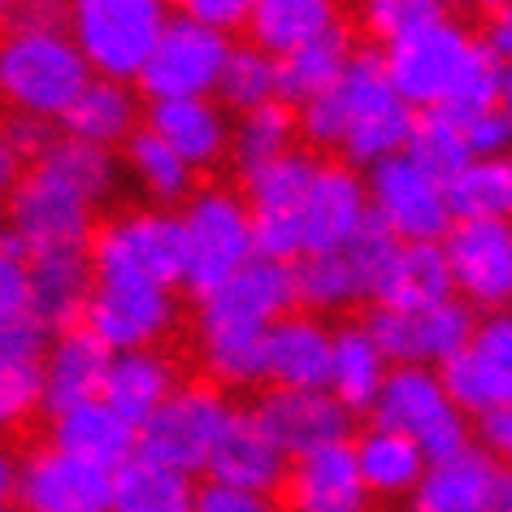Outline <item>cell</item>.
Returning <instances> with one entry per match:
<instances>
[{
  "mask_svg": "<svg viewBox=\"0 0 512 512\" xmlns=\"http://www.w3.org/2000/svg\"><path fill=\"white\" fill-rule=\"evenodd\" d=\"M22 170H27V165L18 161V152L5 144V135H0V209H5V200L14 196V187H18Z\"/></svg>",
  "mask_w": 512,
  "mask_h": 512,
  "instance_id": "6f0895ef",
  "label": "cell"
},
{
  "mask_svg": "<svg viewBox=\"0 0 512 512\" xmlns=\"http://www.w3.org/2000/svg\"><path fill=\"white\" fill-rule=\"evenodd\" d=\"M191 512H283L270 495H248V491H235V486H200L196 491V504Z\"/></svg>",
  "mask_w": 512,
  "mask_h": 512,
  "instance_id": "f907efd6",
  "label": "cell"
},
{
  "mask_svg": "<svg viewBox=\"0 0 512 512\" xmlns=\"http://www.w3.org/2000/svg\"><path fill=\"white\" fill-rule=\"evenodd\" d=\"M170 9L161 0H79L66 9V35L92 79L135 83L157 48Z\"/></svg>",
  "mask_w": 512,
  "mask_h": 512,
  "instance_id": "3957f363",
  "label": "cell"
},
{
  "mask_svg": "<svg viewBox=\"0 0 512 512\" xmlns=\"http://www.w3.org/2000/svg\"><path fill=\"white\" fill-rule=\"evenodd\" d=\"M122 148H126V157H122L126 170H131V178H135V183L144 187L157 204H178V200L191 196V170H187V165L178 161L174 152L165 148L152 131H144V126H139V131L126 139Z\"/></svg>",
  "mask_w": 512,
  "mask_h": 512,
  "instance_id": "b9f144b4",
  "label": "cell"
},
{
  "mask_svg": "<svg viewBox=\"0 0 512 512\" xmlns=\"http://www.w3.org/2000/svg\"><path fill=\"white\" fill-rule=\"evenodd\" d=\"M291 283H296V304H309L313 313H335L369 296V278L348 252L304 256L291 265Z\"/></svg>",
  "mask_w": 512,
  "mask_h": 512,
  "instance_id": "74e56055",
  "label": "cell"
},
{
  "mask_svg": "<svg viewBox=\"0 0 512 512\" xmlns=\"http://www.w3.org/2000/svg\"><path fill=\"white\" fill-rule=\"evenodd\" d=\"M391 365L378 352V343L369 339L365 326H339L330 330V378L326 395L348 413H369L387 382Z\"/></svg>",
  "mask_w": 512,
  "mask_h": 512,
  "instance_id": "4dcf8cb0",
  "label": "cell"
},
{
  "mask_svg": "<svg viewBox=\"0 0 512 512\" xmlns=\"http://www.w3.org/2000/svg\"><path fill=\"white\" fill-rule=\"evenodd\" d=\"M248 9V0H187L178 14H187L191 22H200L217 35H230L235 27H248Z\"/></svg>",
  "mask_w": 512,
  "mask_h": 512,
  "instance_id": "f5cc1de1",
  "label": "cell"
},
{
  "mask_svg": "<svg viewBox=\"0 0 512 512\" xmlns=\"http://www.w3.org/2000/svg\"><path fill=\"white\" fill-rule=\"evenodd\" d=\"M113 473L40 447L18 465V508L22 512H109Z\"/></svg>",
  "mask_w": 512,
  "mask_h": 512,
  "instance_id": "d6986e66",
  "label": "cell"
},
{
  "mask_svg": "<svg viewBox=\"0 0 512 512\" xmlns=\"http://www.w3.org/2000/svg\"><path fill=\"white\" fill-rule=\"evenodd\" d=\"M330 378V330L317 317L287 313L265 330L261 382L270 391H326Z\"/></svg>",
  "mask_w": 512,
  "mask_h": 512,
  "instance_id": "7402d4cb",
  "label": "cell"
},
{
  "mask_svg": "<svg viewBox=\"0 0 512 512\" xmlns=\"http://www.w3.org/2000/svg\"><path fill=\"white\" fill-rule=\"evenodd\" d=\"M499 74H504V66H499L482 44H473V53L465 61V70H460L456 87L447 92V100L434 113H443L447 122L465 126L473 118H482V113L499 109Z\"/></svg>",
  "mask_w": 512,
  "mask_h": 512,
  "instance_id": "ee69618b",
  "label": "cell"
},
{
  "mask_svg": "<svg viewBox=\"0 0 512 512\" xmlns=\"http://www.w3.org/2000/svg\"><path fill=\"white\" fill-rule=\"evenodd\" d=\"M439 248L465 309H512V222H452Z\"/></svg>",
  "mask_w": 512,
  "mask_h": 512,
  "instance_id": "2e32d148",
  "label": "cell"
},
{
  "mask_svg": "<svg viewBox=\"0 0 512 512\" xmlns=\"http://www.w3.org/2000/svg\"><path fill=\"white\" fill-rule=\"evenodd\" d=\"M226 57H230L226 35L200 27L187 14H170L144 74L135 83L152 105H161V100H213Z\"/></svg>",
  "mask_w": 512,
  "mask_h": 512,
  "instance_id": "7c38bea8",
  "label": "cell"
},
{
  "mask_svg": "<svg viewBox=\"0 0 512 512\" xmlns=\"http://www.w3.org/2000/svg\"><path fill=\"white\" fill-rule=\"evenodd\" d=\"M447 9L434 5V0H369L365 5V31L382 44H395L404 35H413L417 27L443 18Z\"/></svg>",
  "mask_w": 512,
  "mask_h": 512,
  "instance_id": "f6af8a7d",
  "label": "cell"
},
{
  "mask_svg": "<svg viewBox=\"0 0 512 512\" xmlns=\"http://www.w3.org/2000/svg\"><path fill=\"white\" fill-rule=\"evenodd\" d=\"M473 322H478L473 309H465L460 300H443L434 309H417V313L374 309L365 330L378 343V352L387 356L391 369H443L452 356L469 348Z\"/></svg>",
  "mask_w": 512,
  "mask_h": 512,
  "instance_id": "9a60e30c",
  "label": "cell"
},
{
  "mask_svg": "<svg viewBox=\"0 0 512 512\" xmlns=\"http://www.w3.org/2000/svg\"><path fill=\"white\" fill-rule=\"evenodd\" d=\"M499 113H504L512 126V61L504 66V74H499Z\"/></svg>",
  "mask_w": 512,
  "mask_h": 512,
  "instance_id": "91938a15",
  "label": "cell"
},
{
  "mask_svg": "<svg viewBox=\"0 0 512 512\" xmlns=\"http://www.w3.org/2000/svg\"><path fill=\"white\" fill-rule=\"evenodd\" d=\"M452 274H447L443 248L439 243H400L387 265V274L378 278V309L387 313H417L434 309V304L452 300Z\"/></svg>",
  "mask_w": 512,
  "mask_h": 512,
  "instance_id": "f546056e",
  "label": "cell"
},
{
  "mask_svg": "<svg viewBox=\"0 0 512 512\" xmlns=\"http://www.w3.org/2000/svg\"><path fill=\"white\" fill-rule=\"evenodd\" d=\"M191 174L209 170L230 148V122L217 100H161L148 105V126Z\"/></svg>",
  "mask_w": 512,
  "mask_h": 512,
  "instance_id": "cb8c5ba5",
  "label": "cell"
},
{
  "mask_svg": "<svg viewBox=\"0 0 512 512\" xmlns=\"http://www.w3.org/2000/svg\"><path fill=\"white\" fill-rule=\"evenodd\" d=\"M178 391L174 361L157 348L148 352H118L105 369V387H100V404L113 408L126 426L139 434V426L157 413V408Z\"/></svg>",
  "mask_w": 512,
  "mask_h": 512,
  "instance_id": "83f0119b",
  "label": "cell"
},
{
  "mask_svg": "<svg viewBox=\"0 0 512 512\" xmlns=\"http://www.w3.org/2000/svg\"><path fill=\"white\" fill-rule=\"evenodd\" d=\"M465 131V148L473 161H495V157H512V126L499 109L482 113V118H473L460 126Z\"/></svg>",
  "mask_w": 512,
  "mask_h": 512,
  "instance_id": "7dc6e473",
  "label": "cell"
},
{
  "mask_svg": "<svg viewBox=\"0 0 512 512\" xmlns=\"http://www.w3.org/2000/svg\"><path fill=\"white\" fill-rule=\"evenodd\" d=\"M135 439L139 434L126 426V421L105 408L100 400H87L79 408H66V413L53 417V443L61 456L70 460H83L92 469H105V473H118L126 460L135 456Z\"/></svg>",
  "mask_w": 512,
  "mask_h": 512,
  "instance_id": "4316f807",
  "label": "cell"
},
{
  "mask_svg": "<svg viewBox=\"0 0 512 512\" xmlns=\"http://www.w3.org/2000/svg\"><path fill=\"white\" fill-rule=\"evenodd\" d=\"M473 44L478 40H473L452 14L434 18L426 27H417L413 35H404V40L387 44L382 66H387L391 92L413 113L439 109L447 100V92L456 87L460 70H465Z\"/></svg>",
  "mask_w": 512,
  "mask_h": 512,
  "instance_id": "30bf717a",
  "label": "cell"
},
{
  "mask_svg": "<svg viewBox=\"0 0 512 512\" xmlns=\"http://www.w3.org/2000/svg\"><path fill=\"white\" fill-rule=\"evenodd\" d=\"M291 139H296V113L283 100H270L252 113H239V126H230V157H235L239 174L248 178L270 161L287 157Z\"/></svg>",
  "mask_w": 512,
  "mask_h": 512,
  "instance_id": "f35d334b",
  "label": "cell"
},
{
  "mask_svg": "<svg viewBox=\"0 0 512 512\" xmlns=\"http://www.w3.org/2000/svg\"><path fill=\"white\" fill-rule=\"evenodd\" d=\"M296 304L291 265L252 256L239 274H230L213 296L200 300V352L204 369L217 382L248 387L261 382V343L265 330L283 322Z\"/></svg>",
  "mask_w": 512,
  "mask_h": 512,
  "instance_id": "6da1fadb",
  "label": "cell"
},
{
  "mask_svg": "<svg viewBox=\"0 0 512 512\" xmlns=\"http://www.w3.org/2000/svg\"><path fill=\"white\" fill-rule=\"evenodd\" d=\"M313 170V157L287 152L265 170L248 174V222L256 256L278 265H296L304 256V200H309Z\"/></svg>",
  "mask_w": 512,
  "mask_h": 512,
  "instance_id": "8fae6325",
  "label": "cell"
},
{
  "mask_svg": "<svg viewBox=\"0 0 512 512\" xmlns=\"http://www.w3.org/2000/svg\"><path fill=\"white\" fill-rule=\"evenodd\" d=\"M31 317V287H27V265L18 256L0 252V322Z\"/></svg>",
  "mask_w": 512,
  "mask_h": 512,
  "instance_id": "816d5d0a",
  "label": "cell"
},
{
  "mask_svg": "<svg viewBox=\"0 0 512 512\" xmlns=\"http://www.w3.org/2000/svg\"><path fill=\"white\" fill-rule=\"evenodd\" d=\"M35 165L48 170L53 178H61L70 191H79L92 209L118 191V157H113L109 148H92V144H79V139L57 135L53 148H48Z\"/></svg>",
  "mask_w": 512,
  "mask_h": 512,
  "instance_id": "ab89813d",
  "label": "cell"
},
{
  "mask_svg": "<svg viewBox=\"0 0 512 512\" xmlns=\"http://www.w3.org/2000/svg\"><path fill=\"white\" fill-rule=\"evenodd\" d=\"M452 222H512V157L469 161L447 183Z\"/></svg>",
  "mask_w": 512,
  "mask_h": 512,
  "instance_id": "8d00e7d4",
  "label": "cell"
},
{
  "mask_svg": "<svg viewBox=\"0 0 512 512\" xmlns=\"http://www.w3.org/2000/svg\"><path fill=\"white\" fill-rule=\"evenodd\" d=\"M404 157L417 165L421 174H430L434 183H452V178L465 170L473 161L469 148H465V131L456 122H447L443 113H417L413 118V131H408V144H404Z\"/></svg>",
  "mask_w": 512,
  "mask_h": 512,
  "instance_id": "60d3db41",
  "label": "cell"
},
{
  "mask_svg": "<svg viewBox=\"0 0 512 512\" xmlns=\"http://www.w3.org/2000/svg\"><path fill=\"white\" fill-rule=\"evenodd\" d=\"M482 452H491L495 460H508V469H512V408H499V413L491 417H482Z\"/></svg>",
  "mask_w": 512,
  "mask_h": 512,
  "instance_id": "11a10c76",
  "label": "cell"
},
{
  "mask_svg": "<svg viewBox=\"0 0 512 512\" xmlns=\"http://www.w3.org/2000/svg\"><path fill=\"white\" fill-rule=\"evenodd\" d=\"M18 465L22 460L0 443V512H14L18 508Z\"/></svg>",
  "mask_w": 512,
  "mask_h": 512,
  "instance_id": "9f6ffc18",
  "label": "cell"
},
{
  "mask_svg": "<svg viewBox=\"0 0 512 512\" xmlns=\"http://www.w3.org/2000/svg\"><path fill=\"white\" fill-rule=\"evenodd\" d=\"M499 460L482 447L430 460L413 491V512H491Z\"/></svg>",
  "mask_w": 512,
  "mask_h": 512,
  "instance_id": "484cf974",
  "label": "cell"
},
{
  "mask_svg": "<svg viewBox=\"0 0 512 512\" xmlns=\"http://www.w3.org/2000/svg\"><path fill=\"white\" fill-rule=\"evenodd\" d=\"M178 304L170 291L148 283H96L83 313V330L96 335L105 348L118 352H148L174 326Z\"/></svg>",
  "mask_w": 512,
  "mask_h": 512,
  "instance_id": "e0dca14e",
  "label": "cell"
},
{
  "mask_svg": "<svg viewBox=\"0 0 512 512\" xmlns=\"http://www.w3.org/2000/svg\"><path fill=\"white\" fill-rule=\"evenodd\" d=\"M335 100L343 109V126H348L339 144V152L348 157V170L352 165L369 170L378 161L400 157L417 113L391 92L378 48H356L343 79L335 83Z\"/></svg>",
  "mask_w": 512,
  "mask_h": 512,
  "instance_id": "5b68a950",
  "label": "cell"
},
{
  "mask_svg": "<svg viewBox=\"0 0 512 512\" xmlns=\"http://www.w3.org/2000/svg\"><path fill=\"white\" fill-rule=\"evenodd\" d=\"M369 222L365 178L343 161H317L304 200V256L343 252ZM300 256V261H304Z\"/></svg>",
  "mask_w": 512,
  "mask_h": 512,
  "instance_id": "ffe728a7",
  "label": "cell"
},
{
  "mask_svg": "<svg viewBox=\"0 0 512 512\" xmlns=\"http://www.w3.org/2000/svg\"><path fill=\"white\" fill-rule=\"evenodd\" d=\"M0 135H5V144L18 152L22 165H35L48 148H53L57 126H53V122H35V118H18V113H9V118L0 122Z\"/></svg>",
  "mask_w": 512,
  "mask_h": 512,
  "instance_id": "681fc988",
  "label": "cell"
},
{
  "mask_svg": "<svg viewBox=\"0 0 512 512\" xmlns=\"http://www.w3.org/2000/svg\"><path fill=\"white\" fill-rule=\"evenodd\" d=\"M252 421L287 460L348 443L352 430V413L326 391H265L252 408Z\"/></svg>",
  "mask_w": 512,
  "mask_h": 512,
  "instance_id": "ac0fdd59",
  "label": "cell"
},
{
  "mask_svg": "<svg viewBox=\"0 0 512 512\" xmlns=\"http://www.w3.org/2000/svg\"><path fill=\"white\" fill-rule=\"evenodd\" d=\"M352 456H356V473H361L365 491L382 499L413 495L421 473L430 465L417 443H408L404 434H391V430H365L352 443Z\"/></svg>",
  "mask_w": 512,
  "mask_h": 512,
  "instance_id": "e575fe53",
  "label": "cell"
},
{
  "mask_svg": "<svg viewBox=\"0 0 512 512\" xmlns=\"http://www.w3.org/2000/svg\"><path fill=\"white\" fill-rule=\"evenodd\" d=\"M434 374L465 417L482 421L512 408V309L482 313V322H473L469 348Z\"/></svg>",
  "mask_w": 512,
  "mask_h": 512,
  "instance_id": "5bb4252c",
  "label": "cell"
},
{
  "mask_svg": "<svg viewBox=\"0 0 512 512\" xmlns=\"http://www.w3.org/2000/svg\"><path fill=\"white\" fill-rule=\"evenodd\" d=\"M92 83V70L70 44L66 27L0 31V105L18 118L61 122Z\"/></svg>",
  "mask_w": 512,
  "mask_h": 512,
  "instance_id": "7a4b0ae2",
  "label": "cell"
},
{
  "mask_svg": "<svg viewBox=\"0 0 512 512\" xmlns=\"http://www.w3.org/2000/svg\"><path fill=\"white\" fill-rule=\"evenodd\" d=\"M478 44L499 61V66H508L512 61V0L491 9V18H486V35Z\"/></svg>",
  "mask_w": 512,
  "mask_h": 512,
  "instance_id": "db71d44e",
  "label": "cell"
},
{
  "mask_svg": "<svg viewBox=\"0 0 512 512\" xmlns=\"http://www.w3.org/2000/svg\"><path fill=\"white\" fill-rule=\"evenodd\" d=\"M40 408V365H0V434Z\"/></svg>",
  "mask_w": 512,
  "mask_h": 512,
  "instance_id": "bcb514c9",
  "label": "cell"
},
{
  "mask_svg": "<svg viewBox=\"0 0 512 512\" xmlns=\"http://www.w3.org/2000/svg\"><path fill=\"white\" fill-rule=\"evenodd\" d=\"M27 287H31V317L53 339L83 326L96 278L87 256H48V261H27Z\"/></svg>",
  "mask_w": 512,
  "mask_h": 512,
  "instance_id": "f1b7e54d",
  "label": "cell"
},
{
  "mask_svg": "<svg viewBox=\"0 0 512 512\" xmlns=\"http://www.w3.org/2000/svg\"><path fill=\"white\" fill-rule=\"evenodd\" d=\"M139 131V100L131 87L122 83H105V79H92L83 87V96L66 109V118L57 122V135L66 139H79V144H92V148H109L113 144H126Z\"/></svg>",
  "mask_w": 512,
  "mask_h": 512,
  "instance_id": "d6a6232c",
  "label": "cell"
},
{
  "mask_svg": "<svg viewBox=\"0 0 512 512\" xmlns=\"http://www.w3.org/2000/svg\"><path fill=\"white\" fill-rule=\"evenodd\" d=\"M369 217L387 230L395 243H443L452 230V209H447V187L421 174L413 161L391 157L369 165L365 178Z\"/></svg>",
  "mask_w": 512,
  "mask_h": 512,
  "instance_id": "4fadbf2b",
  "label": "cell"
},
{
  "mask_svg": "<svg viewBox=\"0 0 512 512\" xmlns=\"http://www.w3.org/2000/svg\"><path fill=\"white\" fill-rule=\"evenodd\" d=\"M196 504V486L183 473L152 465L144 456H131L113 473L109 512H191Z\"/></svg>",
  "mask_w": 512,
  "mask_h": 512,
  "instance_id": "d590c367",
  "label": "cell"
},
{
  "mask_svg": "<svg viewBox=\"0 0 512 512\" xmlns=\"http://www.w3.org/2000/svg\"><path fill=\"white\" fill-rule=\"evenodd\" d=\"M230 417H235V408L226 404V395L217 387H200V382L178 387L170 400L139 426L135 456L183 473V478L204 473L217 452V443H222L226 426H230Z\"/></svg>",
  "mask_w": 512,
  "mask_h": 512,
  "instance_id": "52a82bcc",
  "label": "cell"
},
{
  "mask_svg": "<svg viewBox=\"0 0 512 512\" xmlns=\"http://www.w3.org/2000/svg\"><path fill=\"white\" fill-rule=\"evenodd\" d=\"M96 283H148L170 291L183 283V222L165 209L113 217L87 243Z\"/></svg>",
  "mask_w": 512,
  "mask_h": 512,
  "instance_id": "8992f818",
  "label": "cell"
},
{
  "mask_svg": "<svg viewBox=\"0 0 512 512\" xmlns=\"http://www.w3.org/2000/svg\"><path fill=\"white\" fill-rule=\"evenodd\" d=\"M369 413L374 430L404 434L426 460H447L469 447V417L447 400L434 369H391Z\"/></svg>",
  "mask_w": 512,
  "mask_h": 512,
  "instance_id": "9c48e42d",
  "label": "cell"
},
{
  "mask_svg": "<svg viewBox=\"0 0 512 512\" xmlns=\"http://www.w3.org/2000/svg\"><path fill=\"white\" fill-rule=\"evenodd\" d=\"M287 469H291V460L265 439L252 413H235L204 473L217 486H235V491L274 499V491L287 482Z\"/></svg>",
  "mask_w": 512,
  "mask_h": 512,
  "instance_id": "d4e9b609",
  "label": "cell"
},
{
  "mask_svg": "<svg viewBox=\"0 0 512 512\" xmlns=\"http://www.w3.org/2000/svg\"><path fill=\"white\" fill-rule=\"evenodd\" d=\"M0 252H9V226H5V209H0Z\"/></svg>",
  "mask_w": 512,
  "mask_h": 512,
  "instance_id": "94428289",
  "label": "cell"
},
{
  "mask_svg": "<svg viewBox=\"0 0 512 512\" xmlns=\"http://www.w3.org/2000/svg\"><path fill=\"white\" fill-rule=\"evenodd\" d=\"M491 512H512V469H499V482H495Z\"/></svg>",
  "mask_w": 512,
  "mask_h": 512,
  "instance_id": "680465c9",
  "label": "cell"
},
{
  "mask_svg": "<svg viewBox=\"0 0 512 512\" xmlns=\"http://www.w3.org/2000/svg\"><path fill=\"white\" fill-rule=\"evenodd\" d=\"M335 27H339V14L330 0H256L248 9L252 48H261L274 61L317 44Z\"/></svg>",
  "mask_w": 512,
  "mask_h": 512,
  "instance_id": "1f68e13d",
  "label": "cell"
},
{
  "mask_svg": "<svg viewBox=\"0 0 512 512\" xmlns=\"http://www.w3.org/2000/svg\"><path fill=\"white\" fill-rule=\"evenodd\" d=\"M109 361H113V352L96 335H87L83 326L66 330V335H53L40 356V408L57 417L66 408L100 400Z\"/></svg>",
  "mask_w": 512,
  "mask_h": 512,
  "instance_id": "44dd1931",
  "label": "cell"
},
{
  "mask_svg": "<svg viewBox=\"0 0 512 512\" xmlns=\"http://www.w3.org/2000/svg\"><path fill=\"white\" fill-rule=\"evenodd\" d=\"M356 53L348 27H339L322 35L317 44L300 48V53H291L278 61V100L291 109V105H309V100L326 96L330 87L343 79V70H348V61Z\"/></svg>",
  "mask_w": 512,
  "mask_h": 512,
  "instance_id": "836d02e7",
  "label": "cell"
},
{
  "mask_svg": "<svg viewBox=\"0 0 512 512\" xmlns=\"http://www.w3.org/2000/svg\"><path fill=\"white\" fill-rule=\"evenodd\" d=\"M9 226V256L27 261H48V256H87V243L96 235V209L79 191H70L40 165H27L5 200Z\"/></svg>",
  "mask_w": 512,
  "mask_h": 512,
  "instance_id": "277c9868",
  "label": "cell"
},
{
  "mask_svg": "<svg viewBox=\"0 0 512 512\" xmlns=\"http://www.w3.org/2000/svg\"><path fill=\"white\" fill-rule=\"evenodd\" d=\"M217 96L235 113H252V109L270 105V100H278V61L265 57L252 44H239V48L230 44L222 79H217Z\"/></svg>",
  "mask_w": 512,
  "mask_h": 512,
  "instance_id": "7bdbcfd3",
  "label": "cell"
},
{
  "mask_svg": "<svg viewBox=\"0 0 512 512\" xmlns=\"http://www.w3.org/2000/svg\"><path fill=\"white\" fill-rule=\"evenodd\" d=\"M283 491L291 512H369V491L356 473L352 443L300 456L287 469Z\"/></svg>",
  "mask_w": 512,
  "mask_h": 512,
  "instance_id": "603a6c76",
  "label": "cell"
},
{
  "mask_svg": "<svg viewBox=\"0 0 512 512\" xmlns=\"http://www.w3.org/2000/svg\"><path fill=\"white\" fill-rule=\"evenodd\" d=\"M178 222H183V283L200 300L213 296L230 274H239L256 256L248 204L226 187H209L191 196Z\"/></svg>",
  "mask_w": 512,
  "mask_h": 512,
  "instance_id": "ba28073f",
  "label": "cell"
},
{
  "mask_svg": "<svg viewBox=\"0 0 512 512\" xmlns=\"http://www.w3.org/2000/svg\"><path fill=\"white\" fill-rule=\"evenodd\" d=\"M44 348H48V335L35 317L0 322V365H40Z\"/></svg>",
  "mask_w": 512,
  "mask_h": 512,
  "instance_id": "c3c4849f",
  "label": "cell"
}]
</instances>
